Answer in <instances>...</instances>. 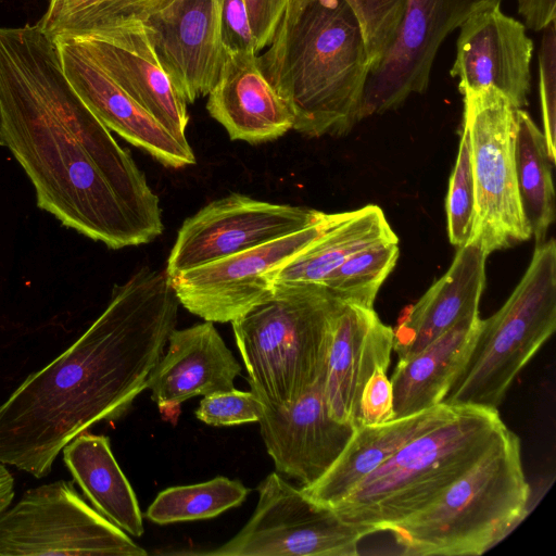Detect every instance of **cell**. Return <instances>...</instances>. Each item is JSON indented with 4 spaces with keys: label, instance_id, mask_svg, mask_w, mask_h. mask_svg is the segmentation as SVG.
<instances>
[{
    "label": "cell",
    "instance_id": "obj_20",
    "mask_svg": "<svg viewBox=\"0 0 556 556\" xmlns=\"http://www.w3.org/2000/svg\"><path fill=\"white\" fill-rule=\"evenodd\" d=\"M167 344L147 380L161 412L169 414L197 395L235 389L241 366L212 321L174 329Z\"/></svg>",
    "mask_w": 556,
    "mask_h": 556
},
{
    "label": "cell",
    "instance_id": "obj_36",
    "mask_svg": "<svg viewBox=\"0 0 556 556\" xmlns=\"http://www.w3.org/2000/svg\"><path fill=\"white\" fill-rule=\"evenodd\" d=\"M219 36L226 52L257 53L243 0H219Z\"/></svg>",
    "mask_w": 556,
    "mask_h": 556
},
{
    "label": "cell",
    "instance_id": "obj_4",
    "mask_svg": "<svg viewBox=\"0 0 556 556\" xmlns=\"http://www.w3.org/2000/svg\"><path fill=\"white\" fill-rule=\"evenodd\" d=\"M507 430L497 409L462 406L453 418L403 445L332 510L374 533L390 531L441 496Z\"/></svg>",
    "mask_w": 556,
    "mask_h": 556
},
{
    "label": "cell",
    "instance_id": "obj_7",
    "mask_svg": "<svg viewBox=\"0 0 556 556\" xmlns=\"http://www.w3.org/2000/svg\"><path fill=\"white\" fill-rule=\"evenodd\" d=\"M556 328V244L535 245L504 305L481 325L444 404L497 409L522 368Z\"/></svg>",
    "mask_w": 556,
    "mask_h": 556
},
{
    "label": "cell",
    "instance_id": "obj_24",
    "mask_svg": "<svg viewBox=\"0 0 556 556\" xmlns=\"http://www.w3.org/2000/svg\"><path fill=\"white\" fill-rule=\"evenodd\" d=\"M480 325L479 314L466 317L415 355L399 359L390 380L395 418L443 402L472 348Z\"/></svg>",
    "mask_w": 556,
    "mask_h": 556
},
{
    "label": "cell",
    "instance_id": "obj_23",
    "mask_svg": "<svg viewBox=\"0 0 556 556\" xmlns=\"http://www.w3.org/2000/svg\"><path fill=\"white\" fill-rule=\"evenodd\" d=\"M460 407L441 403L382 424L356 427L326 473L314 484L301 489L315 503L332 509L403 445L453 418Z\"/></svg>",
    "mask_w": 556,
    "mask_h": 556
},
{
    "label": "cell",
    "instance_id": "obj_33",
    "mask_svg": "<svg viewBox=\"0 0 556 556\" xmlns=\"http://www.w3.org/2000/svg\"><path fill=\"white\" fill-rule=\"evenodd\" d=\"M264 403L252 391L215 392L205 395L195 410V417L212 426H236L260 421Z\"/></svg>",
    "mask_w": 556,
    "mask_h": 556
},
{
    "label": "cell",
    "instance_id": "obj_1",
    "mask_svg": "<svg viewBox=\"0 0 556 556\" xmlns=\"http://www.w3.org/2000/svg\"><path fill=\"white\" fill-rule=\"evenodd\" d=\"M0 144L30 180L37 206L64 227L113 250L162 235L157 195L73 89L37 24L0 27Z\"/></svg>",
    "mask_w": 556,
    "mask_h": 556
},
{
    "label": "cell",
    "instance_id": "obj_34",
    "mask_svg": "<svg viewBox=\"0 0 556 556\" xmlns=\"http://www.w3.org/2000/svg\"><path fill=\"white\" fill-rule=\"evenodd\" d=\"M555 21L543 29L539 54L540 99L543 135L548 154L555 162L556 143V31Z\"/></svg>",
    "mask_w": 556,
    "mask_h": 556
},
{
    "label": "cell",
    "instance_id": "obj_27",
    "mask_svg": "<svg viewBox=\"0 0 556 556\" xmlns=\"http://www.w3.org/2000/svg\"><path fill=\"white\" fill-rule=\"evenodd\" d=\"M552 161L546 140L531 116L516 110L515 168L523 215L535 245L545 241L555 220Z\"/></svg>",
    "mask_w": 556,
    "mask_h": 556
},
{
    "label": "cell",
    "instance_id": "obj_39",
    "mask_svg": "<svg viewBox=\"0 0 556 556\" xmlns=\"http://www.w3.org/2000/svg\"><path fill=\"white\" fill-rule=\"evenodd\" d=\"M14 497V478L5 465L0 463V514L5 510Z\"/></svg>",
    "mask_w": 556,
    "mask_h": 556
},
{
    "label": "cell",
    "instance_id": "obj_16",
    "mask_svg": "<svg viewBox=\"0 0 556 556\" xmlns=\"http://www.w3.org/2000/svg\"><path fill=\"white\" fill-rule=\"evenodd\" d=\"M143 26L160 64L187 103L207 96L225 56L219 0H174Z\"/></svg>",
    "mask_w": 556,
    "mask_h": 556
},
{
    "label": "cell",
    "instance_id": "obj_26",
    "mask_svg": "<svg viewBox=\"0 0 556 556\" xmlns=\"http://www.w3.org/2000/svg\"><path fill=\"white\" fill-rule=\"evenodd\" d=\"M396 237L378 205L368 204L358 210L342 212L332 226L278 270L274 286H321L354 253Z\"/></svg>",
    "mask_w": 556,
    "mask_h": 556
},
{
    "label": "cell",
    "instance_id": "obj_29",
    "mask_svg": "<svg viewBox=\"0 0 556 556\" xmlns=\"http://www.w3.org/2000/svg\"><path fill=\"white\" fill-rule=\"evenodd\" d=\"M249 492L240 481L220 476L202 483L172 486L157 494L147 517L159 525L212 518L241 505Z\"/></svg>",
    "mask_w": 556,
    "mask_h": 556
},
{
    "label": "cell",
    "instance_id": "obj_22",
    "mask_svg": "<svg viewBox=\"0 0 556 556\" xmlns=\"http://www.w3.org/2000/svg\"><path fill=\"white\" fill-rule=\"evenodd\" d=\"M254 52H226L218 78L207 93L210 115L231 140L255 144L293 128V115L262 74Z\"/></svg>",
    "mask_w": 556,
    "mask_h": 556
},
{
    "label": "cell",
    "instance_id": "obj_8",
    "mask_svg": "<svg viewBox=\"0 0 556 556\" xmlns=\"http://www.w3.org/2000/svg\"><path fill=\"white\" fill-rule=\"evenodd\" d=\"M516 110L493 88L464 94L463 127L470 140L476 192L470 241L488 255L532 237L516 179Z\"/></svg>",
    "mask_w": 556,
    "mask_h": 556
},
{
    "label": "cell",
    "instance_id": "obj_32",
    "mask_svg": "<svg viewBox=\"0 0 556 556\" xmlns=\"http://www.w3.org/2000/svg\"><path fill=\"white\" fill-rule=\"evenodd\" d=\"M450 242L459 248L471 240L476 215V192L470 140L463 127L458 153L445 201Z\"/></svg>",
    "mask_w": 556,
    "mask_h": 556
},
{
    "label": "cell",
    "instance_id": "obj_37",
    "mask_svg": "<svg viewBox=\"0 0 556 556\" xmlns=\"http://www.w3.org/2000/svg\"><path fill=\"white\" fill-rule=\"evenodd\" d=\"M257 53L268 47L288 0H243Z\"/></svg>",
    "mask_w": 556,
    "mask_h": 556
},
{
    "label": "cell",
    "instance_id": "obj_5",
    "mask_svg": "<svg viewBox=\"0 0 556 556\" xmlns=\"http://www.w3.org/2000/svg\"><path fill=\"white\" fill-rule=\"evenodd\" d=\"M530 495L520 440L508 429L441 496L389 532L403 555H481L525 518Z\"/></svg>",
    "mask_w": 556,
    "mask_h": 556
},
{
    "label": "cell",
    "instance_id": "obj_3",
    "mask_svg": "<svg viewBox=\"0 0 556 556\" xmlns=\"http://www.w3.org/2000/svg\"><path fill=\"white\" fill-rule=\"evenodd\" d=\"M256 63L307 137L341 136L361 121L369 63L358 20L343 0L283 12Z\"/></svg>",
    "mask_w": 556,
    "mask_h": 556
},
{
    "label": "cell",
    "instance_id": "obj_38",
    "mask_svg": "<svg viewBox=\"0 0 556 556\" xmlns=\"http://www.w3.org/2000/svg\"><path fill=\"white\" fill-rule=\"evenodd\" d=\"M525 26L539 31L556 21V0H517Z\"/></svg>",
    "mask_w": 556,
    "mask_h": 556
},
{
    "label": "cell",
    "instance_id": "obj_19",
    "mask_svg": "<svg viewBox=\"0 0 556 556\" xmlns=\"http://www.w3.org/2000/svg\"><path fill=\"white\" fill-rule=\"evenodd\" d=\"M393 328L374 307L341 303L331 328L323 392L329 415L356 428L361 393L378 368L388 369Z\"/></svg>",
    "mask_w": 556,
    "mask_h": 556
},
{
    "label": "cell",
    "instance_id": "obj_12",
    "mask_svg": "<svg viewBox=\"0 0 556 556\" xmlns=\"http://www.w3.org/2000/svg\"><path fill=\"white\" fill-rule=\"evenodd\" d=\"M325 214L306 206L231 193L208 203L184 222L164 271L170 278L301 230Z\"/></svg>",
    "mask_w": 556,
    "mask_h": 556
},
{
    "label": "cell",
    "instance_id": "obj_35",
    "mask_svg": "<svg viewBox=\"0 0 556 556\" xmlns=\"http://www.w3.org/2000/svg\"><path fill=\"white\" fill-rule=\"evenodd\" d=\"M387 370L376 369L364 386L358 403L356 427L378 425L395 418L393 389Z\"/></svg>",
    "mask_w": 556,
    "mask_h": 556
},
{
    "label": "cell",
    "instance_id": "obj_13",
    "mask_svg": "<svg viewBox=\"0 0 556 556\" xmlns=\"http://www.w3.org/2000/svg\"><path fill=\"white\" fill-rule=\"evenodd\" d=\"M503 0H407L397 39L365 86L361 119L401 106L427 90L438 50L473 13Z\"/></svg>",
    "mask_w": 556,
    "mask_h": 556
},
{
    "label": "cell",
    "instance_id": "obj_15",
    "mask_svg": "<svg viewBox=\"0 0 556 556\" xmlns=\"http://www.w3.org/2000/svg\"><path fill=\"white\" fill-rule=\"evenodd\" d=\"M67 80L87 108L109 129L172 168L195 163L188 140L167 131L130 98L71 37L53 39Z\"/></svg>",
    "mask_w": 556,
    "mask_h": 556
},
{
    "label": "cell",
    "instance_id": "obj_17",
    "mask_svg": "<svg viewBox=\"0 0 556 556\" xmlns=\"http://www.w3.org/2000/svg\"><path fill=\"white\" fill-rule=\"evenodd\" d=\"M324 378L288 407L265 406L260 431L276 471L314 484L336 462L354 426L332 418L327 409Z\"/></svg>",
    "mask_w": 556,
    "mask_h": 556
},
{
    "label": "cell",
    "instance_id": "obj_10",
    "mask_svg": "<svg viewBox=\"0 0 556 556\" xmlns=\"http://www.w3.org/2000/svg\"><path fill=\"white\" fill-rule=\"evenodd\" d=\"M258 502L245 526L210 556H354L370 528L348 522L309 498L278 472L257 486Z\"/></svg>",
    "mask_w": 556,
    "mask_h": 556
},
{
    "label": "cell",
    "instance_id": "obj_30",
    "mask_svg": "<svg viewBox=\"0 0 556 556\" xmlns=\"http://www.w3.org/2000/svg\"><path fill=\"white\" fill-rule=\"evenodd\" d=\"M399 238L374 243L351 255L321 283L343 303L374 307L377 293L399 257Z\"/></svg>",
    "mask_w": 556,
    "mask_h": 556
},
{
    "label": "cell",
    "instance_id": "obj_9",
    "mask_svg": "<svg viewBox=\"0 0 556 556\" xmlns=\"http://www.w3.org/2000/svg\"><path fill=\"white\" fill-rule=\"evenodd\" d=\"M125 531L90 507L74 481L26 490L0 514V556H146Z\"/></svg>",
    "mask_w": 556,
    "mask_h": 556
},
{
    "label": "cell",
    "instance_id": "obj_18",
    "mask_svg": "<svg viewBox=\"0 0 556 556\" xmlns=\"http://www.w3.org/2000/svg\"><path fill=\"white\" fill-rule=\"evenodd\" d=\"M75 39L167 131L180 140L187 139L188 103L160 64L142 22L96 38Z\"/></svg>",
    "mask_w": 556,
    "mask_h": 556
},
{
    "label": "cell",
    "instance_id": "obj_6",
    "mask_svg": "<svg viewBox=\"0 0 556 556\" xmlns=\"http://www.w3.org/2000/svg\"><path fill=\"white\" fill-rule=\"evenodd\" d=\"M341 303L320 285L274 286L231 321L251 391L265 406L288 407L324 378Z\"/></svg>",
    "mask_w": 556,
    "mask_h": 556
},
{
    "label": "cell",
    "instance_id": "obj_11",
    "mask_svg": "<svg viewBox=\"0 0 556 556\" xmlns=\"http://www.w3.org/2000/svg\"><path fill=\"white\" fill-rule=\"evenodd\" d=\"M341 213L168 278L186 309L212 323H231L274 292V277L299 252L332 226Z\"/></svg>",
    "mask_w": 556,
    "mask_h": 556
},
{
    "label": "cell",
    "instance_id": "obj_14",
    "mask_svg": "<svg viewBox=\"0 0 556 556\" xmlns=\"http://www.w3.org/2000/svg\"><path fill=\"white\" fill-rule=\"evenodd\" d=\"M533 41L525 24L493 5L460 25L451 75L464 96L485 88L501 92L517 109L528 103Z\"/></svg>",
    "mask_w": 556,
    "mask_h": 556
},
{
    "label": "cell",
    "instance_id": "obj_25",
    "mask_svg": "<svg viewBox=\"0 0 556 556\" xmlns=\"http://www.w3.org/2000/svg\"><path fill=\"white\" fill-rule=\"evenodd\" d=\"M63 462L97 511L134 536L144 532L136 494L102 434L83 432L63 450Z\"/></svg>",
    "mask_w": 556,
    "mask_h": 556
},
{
    "label": "cell",
    "instance_id": "obj_28",
    "mask_svg": "<svg viewBox=\"0 0 556 556\" xmlns=\"http://www.w3.org/2000/svg\"><path fill=\"white\" fill-rule=\"evenodd\" d=\"M174 0H49L37 25L52 39L96 38L136 22L144 23Z\"/></svg>",
    "mask_w": 556,
    "mask_h": 556
},
{
    "label": "cell",
    "instance_id": "obj_31",
    "mask_svg": "<svg viewBox=\"0 0 556 556\" xmlns=\"http://www.w3.org/2000/svg\"><path fill=\"white\" fill-rule=\"evenodd\" d=\"M311 0H288L286 11ZM356 15L362 28L369 70L375 72L394 46L407 9V0H343Z\"/></svg>",
    "mask_w": 556,
    "mask_h": 556
},
{
    "label": "cell",
    "instance_id": "obj_2",
    "mask_svg": "<svg viewBox=\"0 0 556 556\" xmlns=\"http://www.w3.org/2000/svg\"><path fill=\"white\" fill-rule=\"evenodd\" d=\"M179 305L165 271L141 267L115 285L92 325L0 405V463L45 478L75 437L122 417L147 389Z\"/></svg>",
    "mask_w": 556,
    "mask_h": 556
},
{
    "label": "cell",
    "instance_id": "obj_21",
    "mask_svg": "<svg viewBox=\"0 0 556 556\" xmlns=\"http://www.w3.org/2000/svg\"><path fill=\"white\" fill-rule=\"evenodd\" d=\"M486 257L476 241L459 247L447 271L402 312L393 329L399 359L415 355L462 319L479 314Z\"/></svg>",
    "mask_w": 556,
    "mask_h": 556
}]
</instances>
